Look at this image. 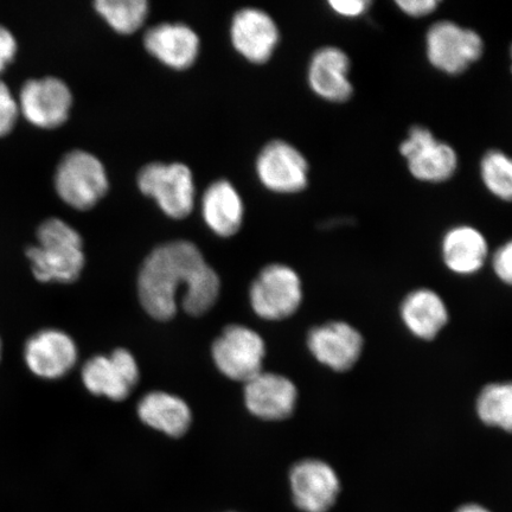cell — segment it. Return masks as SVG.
I'll list each match as a JSON object with an SVG mask.
<instances>
[{
	"instance_id": "obj_31",
	"label": "cell",
	"mask_w": 512,
	"mask_h": 512,
	"mask_svg": "<svg viewBox=\"0 0 512 512\" xmlns=\"http://www.w3.org/2000/svg\"><path fill=\"white\" fill-rule=\"evenodd\" d=\"M456 512H490L488 509L478 504H466L460 507Z\"/></svg>"
},
{
	"instance_id": "obj_2",
	"label": "cell",
	"mask_w": 512,
	"mask_h": 512,
	"mask_svg": "<svg viewBox=\"0 0 512 512\" xmlns=\"http://www.w3.org/2000/svg\"><path fill=\"white\" fill-rule=\"evenodd\" d=\"M37 246L28 248L31 270L42 283H73L85 267L81 236L60 219H48L37 230Z\"/></svg>"
},
{
	"instance_id": "obj_15",
	"label": "cell",
	"mask_w": 512,
	"mask_h": 512,
	"mask_svg": "<svg viewBox=\"0 0 512 512\" xmlns=\"http://www.w3.org/2000/svg\"><path fill=\"white\" fill-rule=\"evenodd\" d=\"M230 38L236 51L252 63L271 59L279 42V30L273 18L260 9L236 12L230 25Z\"/></svg>"
},
{
	"instance_id": "obj_33",
	"label": "cell",
	"mask_w": 512,
	"mask_h": 512,
	"mask_svg": "<svg viewBox=\"0 0 512 512\" xmlns=\"http://www.w3.org/2000/svg\"><path fill=\"white\" fill-rule=\"evenodd\" d=\"M0 350H2V345H0Z\"/></svg>"
},
{
	"instance_id": "obj_23",
	"label": "cell",
	"mask_w": 512,
	"mask_h": 512,
	"mask_svg": "<svg viewBox=\"0 0 512 512\" xmlns=\"http://www.w3.org/2000/svg\"><path fill=\"white\" fill-rule=\"evenodd\" d=\"M476 407L485 425L512 433V382L488 384L480 392Z\"/></svg>"
},
{
	"instance_id": "obj_16",
	"label": "cell",
	"mask_w": 512,
	"mask_h": 512,
	"mask_svg": "<svg viewBox=\"0 0 512 512\" xmlns=\"http://www.w3.org/2000/svg\"><path fill=\"white\" fill-rule=\"evenodd\" d=\"M297 398L296 386L278 374L261 371L246 382V406L256 418L270 421L290 418L296 408Z\"/></svg>"
},
{
	"instance_id": "obj_7",
	"label": "cell",
	"mask_w": 512,
	"mask_h": 512,
	"mask_svg": "<svg viewBox=\"0 0 512 512\" xmlns=\"http://www.w3.org/2000/svg\"><path fill=\"white\" fill-rule=\"evenodd\" d=\"M254 312L267 320H281L296 313L303 300L299 275L286 265H270L255 279L249 292Z\"/></svg>"
},
{
	"instance_id": "obj_27",
	"label": "cell",
	"mask_w": 512,
	"mask_h": 512,
	"mask_svg": "<svg viewBox=\"0 0 512 512\" xmlns=\"http://www.w3.org/2000/svg\"><path fill=\"white\" fill-rule=\"evenodd\" d=\"M492 268L499 280L512 286V239L499 247L492 256Z\"/></svg>"
},
{
	"instance_id": "obj_32",
	"label": "cell",
	"mask_w": 512,
	"mask_h": 512,
	"mask_svg": "<svg viewBox=\"0 0 512 512\" xmlns=\"http://www.w3.org/2000/svg\"><path fill=\"white\" fill-rule=\"evenodd\" d=\"M510 55H511V62H512V46H511ZM511 72H512V63H511Z\"/></svg>"
},
{
	"instance_id": "obj_18",
	"label": "cell",
	"mask_w": 512,
	"mask_h": 512,
	"mask_svg": "<svg viewBox=\"0 0 512 512\" xmlns=\"http://www.w3.org/2000/svg\"><path fill=\"white\" fill-rule=\"evenodd\" d=\"M145 48L157 60L172 69H188L200 54V38L182 23L158 24L146 31Z\"/></svg>"
},
{
	"instance_id": "obj_26",
	"label": "cell",
	"mask_w": 512,
	"mask_h": 512,
	"mask_svg": "<svg viewBox=\"0 0 512 512\" xmlns=\"http://www.w3.org/2000/svg\"><path fill=\"white\" fill-rule=\"evenodd\" d=\"M18 114V102L9 87L0 80V138L8 136L14 130Z\"/></svg>"
},
{
	"instance_id": "obj_22",
	"label": "cell",
	"mask_w": 512,
	"mask_h": 512,
	"mask_svg": "<svg viewBox=\"0 0 512 512\" xmlns=\"http://www.w3.org/2000/svg\"><path fill=\"white\" fill-rule=\"evenodd\" d=\"M140 420L170 437H182L191 425V411L187 403L164 392L144 396L138 405Z\"/></svg>"
},
{
	"instance_id": "obj_1",
	"label": "cell",
	"mask_w": 512,
	"mask_h": 512,
	"mask_svg": "<svg viewBox=\"0 0 512 512\" xmlns=\"http://www.w3.org/2000/svg\"><path fill=\"white\" fill-rule=\"evenodd\" d=\"M191 316H201L219 298L220 278L194 243L174 241L159 246L144 261L138 278L140 303L157 320H169L177 312V294Z\"/></svg>"
},
{
	"instance_id": "obj_11",
	"label": "cell",
	"mask_w": 512,
	"mask_h": 512,
	"mask_svg": "<svg viewBox=\"0 0 512 512\" xmlns=\"http://www.w3.org/2000/svg\"><path fill=\"white\" fill-rule=\"evenodd\" d=\"M139 380V368L130 351L118 349L110 356H96L82 369V381L94 395L123 401Z\"/></svg>"
},
{
	"instance_id": "obj_10",
	"label": "cell",
	"mask_w": 512,
	"mask_h": 512,
	"mask_svg": "<svg viewBox=\"0 0 512 512\" xmlns=\"http://www.w3.org/2000/svg\"><path fill=\"white\" fill-rule=\"evenodd\" d=\"M256 174L268 190L297 194L309 183V163L297 147L284 140H273L261 150Z\"/></svg>"
},
{
	"instance_id": "obj_4",
	"label": "cell",
	"mask_w": 512,
	"mask_h": 512,
	"mask_svg": "<svg viewBox=\"0 0 512 512\" xmlns=\"http://www.w3.org/2000/svg\"><path fill=\"white\" fill-rule=\"evenodd\" d=\"M55 189L61 200L76 210H89L108 191L105 166L92 153L74 150L57 166Z\"/></svg>"
},
{
	"instance_id": "obj_20",
	"label": "cell",
	"mask_w": 512,
	"mask_h": 512,
	"mask_svg": "<svg viewBox=\"0 0 512 512\" xmlns=\"http://www.w3.org/2000/svg\"><path fill=\"white\" fill-rule=\"evenodd\" d=\"M202 215L216 235L221 238L235 235L243 221V203L239 192L228 181L214 182L202 197Z\"/></svg>"
},
{
	"instance_id": "obj_8",
	"label": "cell",
	"mask_w": 512,
	"mask_h": 512,
	"mask_svg": "<svg viewBox=\"0 0 512 512\" xmlns=\"http://www.w3.org/2000/svg\"><path fill=\"white\" fill-rule=\"evenodd\" d=\"M211 354L223 375L246 383L261 373L266 347L264 339L255 331L230 325L216 339Z\"/></svg>"
},
{
	"instance_id": "obj_6",
	"label": "cell",
	"mask_w": 512,
	"mask_h": 512,
	"mask_svg": "<svg viewBox=\"0 0 512 512\" xmlns=\"http://www.w3.org/2000/svg\"><path fill=\"white\" fill-rule=\"evenodd\" d=\"M400 155L406 159L409 174L416 181L439 184L450 181L459 165L454 147L435 138L430 128L416 125L400 145Z\"/></svg>"
},
{
	"instance_id": "obj_9",
	"label": "cell",
	"mask_w": 512,
	"mask_h": 512,
	"mask_svg": "<svg viewBox=\"0 0 512 512\" xmlns=\"http://www.w3.org/2000/svg\"><path fill=\"white\" fill-rule=\"evenodd\" d=\"M73 94L66 82L57 78L29 80L19 95V112L30 124L53 130L68 120Z\"/></svg>"
},
{
	"instance_id": "obj_5",
	"label": "cell",
	"mask_w": 512,
	"mask_h": 512,
	"mask_svg": "<svg viewBox=\"0 0 512 512\" xmlns=\"http://www.w3.org/2000/svg\"><path fill=\"white\" fill-rule=\"evenodd\" d=\"M139 190L151 197L171 219L182 220L195 207V184L191 170L181 163H151L140 170Z\"/></svg>"
},
{
	"instance_id": "obj_13",
	"label": "cell",
	"mask_w": 512,
	"mask_h": 512,
	"mask_svg": "<svg viewBox=\"0 0 512 512\" xmlns=\"http://www.w3.org/2000/svg\"><path fill=\"white\" fill-rule=\"evenodd\" d=\"M351 61L338 47H323L312 55L307 69V81L312 92L332 104H344L354 95L350 80Z\"/></svg>"
},
{
	"instance_id": "obj_30",
	"label": "cell",
	"mask_w": 512,
	"mask_h": 512,
	"mask_svg": "<svg viewBox=\"0 0 512 512\" xmlns=\"http://www.w3.org/2000/svg\"><path fill=\"white\" fill-rule=\"evenodd\" d=\"M17 42L11 31L0 25V74L15 60Z\"/></svg>"
},
{
	"instance_id": "obj_12",
	"label": "cell",
	"mask_w": 512,
	"mask_h": 512,
	"mask_svg": "<svg viewBox=\"0 0 512 512\" xmlns=\"http://www.w3.org/2000/svg\"><path fill=\"white\" fill-rule=\"evenodd\" d=\"M294 503L304 512H328L341 491L337 473L322 460L306 459L292 467Z\"/></svg>"
},
{
	"instance_id": "obj_14",
	"label": "cell",
	"mask_w": 512,
	"mask_h": 512,
	"mask_svg": "<svg viewBox=\"0 0 512 512\" xmlns=\"http://www.w3.org/2000/svg\"><path fill=\"white\" fill-rule=\"evenodd\" d=\"M307 347L324 366L336 371H347L360 360L363 338L354 326L331 322L310 331Z\"/></svg>"
},
{
	"instance_id": "obj_19",
	"label": "cell",
	"mask_w": 512,
	"mask_h": 512,
	"mask_svg": "<svg viewBox=\"0 0 512 512\" xmlns=\"http://www.w3.org/2000/svg\"><path fill=\"white\" fill-rule=\"evenodd\" d=\"M441 256L451 272L472 275L485 265L489 256V243L477 228L460 224L445 233L441 241Z\"/></svg>"
},
{
	"instance_id": "obj_25",
	"label": "cell",
	"mask_w": 512,
	"mask_h": 512,
	"mask_svg": "<svg viewBox=\"0 0 512 512\" xmlns=\"http://www.w3.org/2000/svg\"><path fill=\"white\" fill-rule=\"evenodd\" d=\"M479 174L492 196L512 203V157L501 150L486 152L480 160Z\"/></svg>"
},
{
	"instance_id": "obj_3",
	"label": "cell",
	"mask_w": 512,
	"mask_h": 512,
	"mask_svg": "<svg viewBox=\"0 0 512 512\" xmlns=\"http://www.w3.org/2000/svg\"><path fill=\"white\" fill-rule=\"evenodd\" d=\"M428 63L446 75H460L482 59L485 49L483 37L476 30L456 22H435L426 34Z\"/></svg>"
},
{
	"instance_id": "obj_29",
	"label": "cell",
	"mask_w": 512,
	"mask_h": 512,
	"mask_svg": "<svg viewBox=\"0 0 512 512\" xmlns=\"http://www.w3.org/2000/svg\"><path fill=\"white\" fill-rule=\"evenodd\" d=\"M330 8L336 15L343 18L362 17L369 10V0H331Z\"/></svg>"
},
{
	"instance_id": "obj_28",
	"label": "cell",
	"mask_w": 512,
	"mask_h": 512,
	"mask_svg": "<svg viewBox=\"0 0 512 512\" xmlns=\"http://www.w3.org/2000/svg\"><path fill=\"white\" fill-rule=\"evenodd\" d=\"M395 4L406 16L424 18L437 11L440 2L438 0H396Z\"/></svg>"
},
{
	"instance_id": "obj_24",
	"label": "cell",
	"mask_w": 512,
	"mask_h": 512,
	"mask_svg": "<svg viewBox=\"0 0 512 512\" xmlns=\"http://www.w3.org/2000/svg\"><path fill=\"white\" fill-rule=\"evenodd\" d=\"M94 8L113 30L125 35L142 28L149 15L146 0H98Z\"/></svg>"
},
{
	"instance_id": "obj_17",
	"label": "cell",
	"mask_w": 512,
	"mask_h": 512,
	"mask_svg": "<svg viewBox=\"0 0 512 512\" xmlns=\"http://www.w3.org/2000/svg\"><path fill=\"white\" fill-rule=\"evenodd\" d=\"M78 360V349L72 338L62 331L38 332L25 347V362L43 379H60Z\"/></svg>"
},
{
	"instance_id": "obj_21",
	"label": "cell",
	"mask_w": 512,
	"mask_h": 512,
	"mask_svg": "<svg viewBox=\"0 0 512 512\" xmlns=\"http://www.w3.org/2000/svg\"><path fill=\"white\" fill-rule=\"evenodd\" d=\"M401 318L415 337L431 341L448 322V311L438 293L420 288L408 294L401 304Z\"/></svg>"
}]
</instances>
